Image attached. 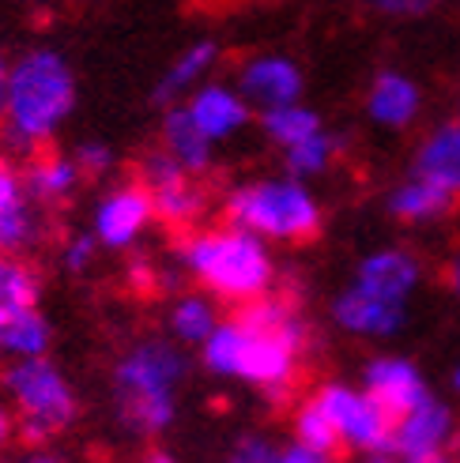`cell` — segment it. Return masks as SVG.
I'll list each match as a JSON object with an SVG mask.
<instances>
[{"label": "cell", "instance_id": "1", "mask_svg": "<svg viewBox=\"0 0 460 463\" xmlns=\"http://www.w3.org/2000/svg\"><path fill=\"white\" fill-rule=\"evenodd\" d=\"M306 346V324L283 298L245 302L235 320H223L212 339L200 346V362L223 381H245L272 396L294 381Z\"/></svg>", "mask_w": 460, "mask_h": 463}, {"label": "cell", "instance_id": "2", "mask_svg": "<svg viewBox=\"0 0 460 463\" xmlns=\"http://www.w3.org/2000/svg\"><path fill=\"white\" fill-rule=\"evenodd\" d=\"M189 362L177 339H140L113 365V400L121 422L136 437H155L177 419V392Z\"/></svg>", "mask_w": 460, "mask_h": 463}, {"label": "cell", "instance_id": "3", "mask_svg": "<svg viewBox=\"0 0 460 463\" xmlns=\"http://www.w3.org/2000/svg\"><path fill=\"white\" fill-rule=\"evenodd\" d=\"M76 106V76L57 50H31L12 61L5 132L19 147H38L68 121Z\"/></svg>", "mask_w": 460, "mask_h": 463}, {"label": "cell", "instance_id": "4", "mask_svg": "<svg viewBox=\"0 0 460 463\" xmlns=\"http://www.w3.org/2000/svg\"><path fill=\"white\" fill-rule=\"evenodd\" d=\"M181 264L208 294L242 306L264 298L275 279V260L264 238L249 234L235 222L193 234L181 245Z\"/></svg>", "mask_w": 460, "mask_h": 463}, {"label": "cell", "instance_id": "5", "mask_svg": "<svg viewBox=\"0 0 460 463\" xmlns=\"http://www.w3.org/2000/svg\"><path fill=\"white\" fill-rule=\"evenodd\" d=\"M226 219L264 241H306L321 230V203L302 177H257L226 193Z\"/></svg>", "mask_w": 460, "mask_h": 463}, {"label": "cell", "instance_id": "6", "mask_svg": "<svg viewBox=\"0 0 460 463\" xmlns=\"http://www.w3.org/2000/svg\"><path fill=\"white\" fill-rule=\"evenodd\" d=\"M5 396H8V407L15 414L23 437H31V441L57 437L61 430L76 422V411H80L76 388L68 384V377L45 354L8 362Z\"/></svg>", "mask_w": 460, "mask_h": 463}, {"label": "cell", "instance_id": "7", "mask_svg": "<svg viewBox=\"0 0 460 463\" xmlns=\"http://www.w3.org/2000/svg\"><path fill=\"white\" fill-rule=\"evenodd\" d=\"M317 400L332 414V426L340 433V445L355 452H393V430L397 419L388 414L366 388L351 384H325L317 392Z\"/></svg>", "mask_w": 460, "mask_h": 463}, {"label": "cell", "instance_id": "8", "mask_svg": "<svg viewBox=\"0 0 460 463\" xmlns=\"http://www.w3.org/2000/svg\"><path fill=\"white\" fill-rule=\"evenodd\" d=\"M140 184L151 193L155 219L167 226H193L204 212V193L196 174H189L170 151H151L140 162Z\"/></svg>", "mask_w": 460, "mask_h": 463}, {"label": "cell", "instance_id": "9", "mask_svg": "<svg viewBox=\"0 0 460 463\" xmlns=\"http://www.w3.org/2000/svg\"><path fill=\"white\" fill-rule=\"evenodd\" d=\"M155 219V203L151 193L140 181L136 184H121V189L106 193L95 203V215H91V234L99 238V245L106 249H132L144 238V230Z\"/></svg>", "mask_w": 460, "mask_h": 463}, {"label": "cell", "instance_id": "10", "mask_svg": "<svg viewBox=\"0 0 460 463\" xmlns=\"http://www.w3.org/2000/svg\"><path fill=\"white\" fill-rule=\"evenodd\" d=\"M302 68H298L291 57L280 53H261V57H249L238 68V90L245 95V102L253 109H275V106H291L302 99Z\"/></svg>", "mask_w": 460, "mask_h": 463}, {"label": "cell", "instance_id": "11", "mask_svg": "<svg viewBox=\"0 0 460 463\" xmlns=\"http://www.w3.org/2000/svg\"><path fill=\"white\" fill-rule=\"evenodd\" d=\"M186 109H189V118L200 125V132L212 136L216 144L238 136L249 125V113H253V106L245 102L242 90L226 87V83H200L186 99Z\"/></svg>", "mask_w": 460, "mask_h": 463}, {"label": "cell", "instance_id": "12", "mask_svg": "<svg viewBox=\"0 0 460 463\" xmlns=\"http://www.w3.org/2000/svg\"><path fill=\"white\" fill-rule=\"evenodd\" d=\"M362 388L370 392V396L393 414V419H400V414H407L411 407H419L423 400H430L426 392V381L419 377V369L411 365L407 358H374L370 365H366L362 373Z\"/></svg>", "mask_w": 460, "mask_h": 463}, {"label": "cell", "instance_id": "13", "mask_svg": "<svg viewBox=\"0 0 460 463\" xmlns=\"http://www.w3.org/2000/svg\"><path fill=\"white\" fill-rule=\"evenodd\" d=\"M453 433V414L446 403L438 400H423L419 407H411L407 414L397 419L393 430V452L400 459H419V456H434V452H446V441Z\"/></svg>", "mask_w": 460, "mask_h": 463}, {"label": "cell", "instance_id": "14", "mask_svg": "<svg viewBox=\"0 0 460 463\" xmlns=\"http://www.w3.org/2000/svg\"><path fill=\"white\" fill-rule=\"evenodd\" d=\"M332 317H336L340 328L351 332V335L385 339V335L400 332V324H404V302H388V298L370 294V290H362V287H348V290L336 298Z\"/></svg>", "mask_w": 460, "mask_h": 463}, {"label": "cell", "instance_id": "15", "mask_svg": "<svg viewBox=\"0 0 460 463\" xmlns=\"http://www.w3.org/2000/svg\"><path fill=\"white\" fill-rule=\"evenodd\" d=\"M419 279H423V268L404 249L370 252L355 271V287L381 294V298H388V302H407V294L419 287Z\"/></svg>", "mask_w": 460, "mask_h": 463}, {"label": "cell", "instance_id": "16", "mask_svg": "<svg viewBox=\"0 0 460 463\" xmlns=\"http://www.w3.org/2000/svg\"><path fill=\"white\" fill-rule=\"evenodd\" d=\"M50 351V324L38 306H0V358L23 362Z\"/></svg>", "mask_w": 460, "mask_h": 463}, {"label": "cell", "instance_id": "17", "mask_svg": "<svg viewBox=\"0 0 460 463\" xmlns=\"http://www.w3.org/2000/svg\"><path fill=\"white\" fill-rule=\"evenodd\" d=\"M31 200L34 196L27 193V181L0 166V249L5 252H19L38 238Z\"/></svg>", "mask_w": 460, "mask_h": 463}, {"label": "cell", "instance_id": "18", "mask_svg": "<svg viewBox=\"0 0 460 463\" xmlns=\"http://www.w3.org/2000/svg\"><path fill=\"white\" fill-rule=\"evenodd\" d=\"M419 106H423L419 87L400 72H381L370 83V95H366V113L381 128H407L419 118Z\"/></svg>", "mask_w": 460, "mask_h": 463}, {"label": "cell", "instance_id": "19", "mask_svg": "<svg viewBox=\"0 0 460 463\" xmlns=\"http://www.w3.org/2000/svg\"><path fill=\"white\" fill-rule=\"evenodd\" d=\"M456 207V193H449L446 184L430 181L423 174H411L388 193V212L400 222H438Z\"/></svg>", "mask_w": 460, "mask_h": 463}, {"label": "cell", "instance_id": "20", "mask_svg": "<svg viewBox=\"0 0 460 463\" xmlns=\"http://www.w3.org/2000/svg\"><path fill=\"white\" fill-rule=\"evenodd\" d=\"M216 64H219V45H216L212 38H200V42L186 45V50H181V53L170 61L167 72L158 76V83H155V102H174V99H181V95L189 99L200 83H208V76H212Z\"/></svg>", "mask_w": 460, "mask_h": 463}, {"label": "cell", "instance_id": "21", "mask_svg": "<svg viewBox=\"0 0 460 463\" xmlns=\"http://www.w3.org/2000/svg\"><path fill=\"white\" fill-rule=\"evenodd\" d=\"M163 151H170L189 174H204L212 170L216 140L200 132V125L189 118L186 106H170L163 118Z\"/></svg>", "mask_w": 460, "mask_h": 463}, {"label": "cell", "instance_id": "22", "mask_svg": "<svg viewBox=\"0 0 460 463\" xmlns=\"http://www.w3.org/2000/svg\"><path fill=\"white\" fill-rule=\"evenodd\" d=\"M416 174L446 184L460 196V121L434 128L416 151Z\"/></svg>", "mask_w": 460, "mask_h": 463}, {"label": "cell", "instance_id": "23", "mask_svg": "<svg viewBox=\"0 0 460 463\" xmlns=\"http://www.w3.org/2000/svg\"><path fill=\"white\" fill-rule=\"evenodd\" d=\"M80 162L76 155H42L27 166V193L38 200V203H61L68 200L76 189H80Z\"/></svg>", "mask_w": 460, "mask_h": 463}, {"label": "cell", "instance_id": "24", "mask_svg": "<svg viewBox=\"0 0 460 463\" xmlns=\"http://www.w3.org/2000/svg\"><path fill=\"white\" fill-rule=\"evenodd\" d=\"M219 324V309L208 294H181L170 309V335L181 346H204Z\"/></svg>", "mask_w": 460, "mask_h": 463}, {"label": "cell", "instance_id": "25", "mask_svg": "<svg viewBox=\"0 0 460 463\" xmlns=\"http://www.w3.org/2000/svg\"><path fill=\"white\" fill-rule=\"evenodd\" d=\"M261 128L264 136L275 144V147H294V144H302L306 136L321 132L325 125H321V118L313 109H306L302 102H291V106H275V109H264L261 113Z\"/></svg>", "mask_w": 460, "mask_h": 463}, {"label": "cell", "instance_id": "26", "mask_svg": "<svg viewBox=\"0 0 460 463\" xmlns=\"http://www.w3.org/2000/svg\"><path fill=\"white\" fill-rule=\"evenodd\" d=\"M336 151H340V140L332 132H313V136H306L302 144H294V147H287L283 151V158H287V170L294 174V177H317V174H325L329 166H332V158H336Z\"/></svg>", "mask_w": 460, "mask_h": 463}, {"label": "cell", "instance_id": "27", "mask_svg": "<svg viewBox=\"0 0 460 463\" xmlns=\"http://www.w3.org/2000/svg\"><path fill=\"white\" fill-rule=\"evenodd\" d=\"M294 441H302L317 452H336L340 449V433L332 426V414L325 411V403H321L317 396L294 411Z\"/></svg>", "mask_w": 460, "mask_h": 463}, {"label": "cell", "instance_id": "28", "mask_svg": "<svg viewBox=\"0 0 460 463\" xmlns=\"http://www.w3.org/2000/svg\"><path fill=\"white\" fill-rule=\"evenodd\" d=\"M0 306H38L34 268L5 249H0Z\"/></svg>", "mask_w": 460, "mask_h": 463}, {"label": "cell", "instance_id": "29", "mask_svg": "<svg viewBox=\"0 0 460 463\" xmlns=\"http://www.w3.org/2000/svg\"><path fill=\"white\" fill-rule=\"evenodd\" d=\"M226 463H280V449L261 433H245L238 437L226 452Z\"/></svg>", "mask_w": 460, "mask_h": 463}, {"label": "cell", "instance_id": "30", "mask_svg": "<svg viewBox=\"0 0 460 463\" xmlns=\"http://www.w3.org/2000/svg\"><path fill=\"white\" fill-rule=\"evenodd\" d=\"M95 245H99L95 234H76V238H68L64 249H61V264L72 271V275H83V271L91 268V260H95Z\"/></svg>", "mask_w": 460, "mask_h": 463}, {"label": "cell", "instance_id": "31", "mask_svg": "<svg viewBox=\"0 0 460 463\" xmlns=\"http://www.w3.org/2000/svg\"><path fill=\"white\" fill-rule=\"evenodd\" d=\"M76 162H80V170L91 174V177H99L113 166V151L102 144V140H87L76 147Z\"/></svg>", "mask_w": 460, "mask_h": 463}, {"label": "cell", "instance_id": "32", "mask_svg": "<svg viewBox=\"0 0 460 463\" xmlns=\"http://www.w3.org/2000/svg\"><path fill=\"white\" fill-rule=\"evenodd\" d=\"M362 5L378 15H419L438 5V0H362Z\"/></svg>", "mask_w": 460, "mask_h": 463}, {"label": "cell", "instance_id": "33", "mask_svg": "<svg viewBox=\"0 0 460 463\" xmlns=\"http://www.w3.org/2000/svg\"><path fill=\"white\" fill-rule=\"evenodd\" d=\"M280 463H332V452H317L302 441H294V445L280 449Z\"/></svg>", "mask_w": 460, "mask_h": 463}, {"label": "cell", "instance_id": "34", "mask_svg": "<svg viewBox=\"0 0 460 463\" xmlns=\"http://www.w3.org/2000/svg\"><path fill=\"white\" fill-rule=\"evenodd\" d=\"M8 83H12V61L0 53V118H5V102H8Z\"/></svg>", "mask_w": 460, "mask_h": 463}, {"label": "cell", "instance_id": "35", "mask_svg": "<svg viewBox=\"0 0 460 463\" xmlns=\"http://www.w3.org/2000/svg\"><path fill=\"white\" fill-rule=\"evenodd\" d=\"M12 407H8V400H0V441H8V433H12Z\"/></svg>", "mask_w": 460, "mask_h": 463}, {"label": "cell", "instance_id": "36", "mask_svg": "<svg viewBox=\"0 0 460 463\" xmlns=\"http://www.w3.org/2000/svg\"><path fill=\"white\" fill-rule=\"evenodd\" d=\"M446 283H449V290L460 298V260H453V264H449V271H446Z\"/></svg>", "mask_w": 460, "mask_h": 463}, {"label": "cell", "instance_id": "37", "mask_svg": "<svg viewBox=\"0 0 460 463\" xmlns=\"http://www.w3.org/2000/svg\"><path fill=\"white\" fill-rule=\"evenodd\" d=\"M362 463H404L397 452H370V456H366Z\"/></svg>", "mask_w": 460, "mask_h": 463}, {"label": "cell", "instance_id": "38", "mask_svg": "<svg viewBox=\"0 0 460 463\" xmlns=\"http://www.w3.org/2000/svg\"><path fill=\"white\" fill-rule=\"evenodd\" d=\"M404 463H453L446 452H434V456H419V459H404Z\"/></svg>", "mask_w": 460, "mask_h": 463}, {"label": "cell", "instance_id": "39", "mask_svg": "<svg viewBox=\"0 0 460 463\" xmlns=\"http://www.w3.org/2000/svg\"><path fill=\"white\" fill-rule=\"evenodd\" d=\"M144 463H177L170 452H148V459Z\"/></svg>", "mask_w": 460, "mask_h": 463}, {"label": "cell", "instance_id": "40", "mask_svg": "<svg viewBox=\"0 0 460 463\" xmlns=\"http://www.w3.org/2000/svg\"><path fill=\"white\" fill-rule=\"evenodd\" d=\"M27 463H61V459H57V456H45V452H38V456H31Z\"/></svg>", "mask_w": 460, "mask_h": 463}, {"label": "cell", "instance_id": "41", "mask_svg": "<svg viewBox=\"0 0 460 463\" xmlns=\"http://www.w3.org/2000/svg\"><path fill=\"white\" fill-rule=\"evenodd\" d=\"M0 166H5V147H0Z\"/></svg>", "mask_w": 460, "mask_h": 463}, {"label": "cell", "instance_id": "42", "mask_svg": "<svg viewBox=\"0 0 460 463\" xmlns=\"http://www.w3.org/2000/svg\"><path fill=\"white\" fill-rule=\"evenodd\" d=\"M453 381H456V388H460V369H456V377H453Z\"/></svg>", "mask_w": 460, "mask_h": 463}]
</instances>
